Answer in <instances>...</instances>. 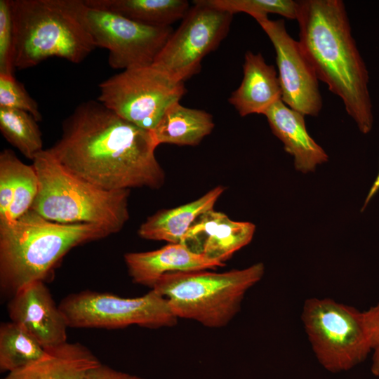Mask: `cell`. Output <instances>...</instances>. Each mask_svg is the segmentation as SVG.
Wrapping results in <instances>:
<instances>
[{
	"label": "cell",
	"instance_id": "obj_22",
	"mask_svg": "<svg viewBox=\"0 0 379 379\" xmlns=\"http://www.w3.org/2000/svg\"><path fill=\"white\" fill-rule=\"evenodd\" d=\"M46 350L27 331L10 321L0 325V371L11 373L40 359Z\"/></svg>",
	"mask_w": 379,
	"mask_h": 379
},
{
	"label": "cell",
	"instance_id": "obj_4",
	"mask_svg": "<svg viewBox=\"0 0 379 379\" xmlns=\"http://www.w3.org/2000/svg\"><path fill=\"white\" fill-rule=\"evenodd\" d=\"M79 0H11L14 65L25 69L52 58L78 64L96 48L82 22Z\"/></svg>",
	"mask_w": 379,
	"mask_h": 379
},
{
	"label": "cell",
	"instance_id": "obj_8",
	"mask_svg": "<svg viewBox=\"0 0 379 379\" xmlns=\"http://www.w3.org/2000/svg\"><path fill=\"white\" fill-rule=\"evenodd\" d=\"M99 88V102L149 131L186 93L184 82L173 79L153 65L124 69L101 82Z\"/></svg>",
	"mask_w": 379,
	"mask_h": 379
},
{
	"label": "cell",
	"instance_id": "obj_5",
	"mask_svg": "<svg viewBox=\"0 0 379 379\" xmlns=\"http://www.w3.org/2000/svg\"><path fill=\"white\" fill-rule=\"evenodd\" d=\"M39 178L38 194L31 209L59 223H89L111 234L119 232L129 218V190L108 191L67 171L48 151L33 159Z\"/></svg>",
	"mask_w": 379,
	"mask_h": 379
},
{
	"label": "cell",
	"instance_id": "obj_9",
	"mask_svg": "<svg viewBox=\"0 0 379 379\" xmlns=\"http://www.w3.org/2000/svg\"><path fill=\"white\" fill-rule=\"evenodd\" d=\"M58 305L70 328L114 329L137 325L158 328L178 321L168 300L152 289L135 298L86 290L67 295Z\"/></svg>",
	"mask_w": 379,
	"mask_h": 379
},
{
	"label": "cell",
	"instance_id": "obj_25",
	"mask_svg": "<svg viewBox=\"0 0 379 379\" xmlns=\"http://www.w3.org/2000/svg\"><path fill=\"white\" fill-rule=\"evenodd\" d=\"M39 178L33 165L19 160L12 203L1 221H13L28 212L38 194Z\"/></svg>",
	"mask_w": 379,
	"mask_h": 379
},
{
	"label": "cell",
	"instance_id": "obj_10",
	"mask_svg": "<svg viewBox=\"0 0 379 379\" xmlns=\"http://www.w3.org/2000/svg\"><path fill=\"white\" fill-rule=\"evenodd\" d=\"M193 3L152 65L180 82L201 71L203 58L226 37L233 18L208 0Z\"/></svg>",
	"mask_w": 379,
	"mask_h": 379
},
{
	"label": "cell",
	"instance_id": "obj_20",
	"mask_svg": "<svg viewBox=\"0 0 379 379\" xmlns=\"http://www.w3.org/2000/svg\"><path fill=\"white\" fill-rule=\"evenodd\" d=\"M91 8L114 13L149 27H167L190 10L185 0H84Z\"/></svg>",
	"mask_w": 379,
	"mask_h": 379
},
{
	"label": "cell",
	"instance_id": "obj_1",
	"mask_svg": "<svg viewBox=\"0 0 379 379\" xmlns=\"http://www.w3.org/2000/svg\"><path fill=\"white\" fill-rule=\"evenodd\" d=\"M152 131L121 118L98 101L79 104L48 151L69 173L108 191L159 189L164 172Z\"/></svg>",
	"mask_w": 379,
	"mask_h": 379
},
{
	"label": "cell",
	"instance_id": "obj_12",
	"mask_svg": "<svg viewBox=\"0 0 379 379\" xmlns=\"http://www.w3.org/2000/svg\"><path fill=\"white\" fill-rule=\"evenodd\" d=\"M255 20L274 48L282 101L305 116H317L322 107L319 79L299 41L288 34L283 20Z\"/></svg>",
	"mask_w": 379,
	"mask_h": 379
},
{
	"label": "cell",
	"instance_id": "obj_26",
	"mask_svg": "<svg viewBox=\"0 0 379 379\" xmlns=\"http://www.w3.org/2000/svg\"><path fill=\"white\" fill-rule=\"evenodd\" d=\"M0 107L27 112L37 121L42 119L37 102L14 75L0 74Z\"/></svg>",
	"mask_w": 379,
	"mask_h": 379
},
{
	"label": "cell",
	"instance_id": "obj_6",
	"mask_svg": "<svg viewBox=\"0 0 379 379\" xmlns=\"http://www.w3.org/2000/svg\"><path fill=\"white\" fill-rule=\"evenodd\" d=\"M264 274L262 262L224 272L201 270L168 273L151 289L168 300L178 319L220 328L235 317L246 292L261 280Z\"/></svg>",
	"mask_w": 379,
	"mask_h": 379
},
{
	"label": "cell",
	"instance_id": "obj_17",
	"mask_svg": "<svg viewBox=\"0 0 379 379\" xmlns=\"http://www.w3.org/2000/svg\"><path fill=\"white\" fill-rule=\"evenodd\" d=\"M243 72L240 86L228 99L240 116L263 114L274 103L281 100L277 71L273 65L266 63L261 53L247 51Z\"/></svg>",
	"mask_w": 379,
	"mask_h": 379
},
{
	"label": "cell",
	"instance_id": "obj_15",
	"mask_svg": "<svg viewBox=\"0 0 379 379\" xmlns=\"http://www.w3.org/2000/svg\"><path fill=\"white\" fill-rule=\"evenodd\" d=\"M124 261L132 281L151 288L168 273L201 271L225 265L192 251L182 243L168 244L150 251L127 253Z\"/></svg>",
	"mask_w": 379,
	"mask_h": 379
},
{
	"label": "cell",
	"instance_id": "obj_13",
	"mask_svg": "<svg viewBox=\"0 0 379 379\" xmlns=\"http://www.w3.org/2000/svg\"><path fill=\"white\" fill-rule=\"evenodd\" d=\"M10 321L32 335L45 349L67 343L68 327L44 281L32 282L13 295L7 305Z\"/></svg>",
	"mask_w": 379,
	"mask_h": 379
},
{
	"label": "cell",
	"instance_id": "obj_16",
	"mask_svg": "<svg viewBox=\"0 0 379 379\" xmlns=\"http://www.w3.org/2000/svg\"><path fill=\"white\" fill-rule=\"evenodd\" d=\"M273 134L284 144V149L294 158L297 171L306 173L328 161L324 149L307 131L305 115L290 108L279 100L263 114Z\"/></svg>",
	"mask_w": 379,
	"mask_h": 379
},
{
	"label": "cell",
	"instance_id": "obj_29",
	"mask_svg": "<svg viewBox=\"0 0 379 379\" xmlns=\"http://www.w3.org/2000/svg\"><path fill=\"white\" fill-rule=\"evenodd\" d=\"M364 313L371 343V371L374 376L379 377V303L365 310Z\"/></svg>",
	"mask_w": 379,
	"mask_h": 379
},
{
	"label": "cell",
	"instance_id": "obj_27",
	"mask_svg": "<svg viewBox=\"0 0 379 379\" xmlns=\"http://www.w3.org/2000/svg\"><path fill=\"white\" fill-rule=\"evenodd\" d=\"M15 69L11 0H0V74L14 75Z\"/></svg>",
	"mask_w": 379,
	"mask_h": 379
},
{
	"label": "cell",
	"instance_id": "obj_23",
	"mask_svg": "<svg viewBox=\"0 0 379 379\" xmlns=\"http://www.w3.org/2000/svg\"><path fill=\"white\" fill-rule=\"evenodd\" d=\"M0 130L5 139L27 159L33 161L44 150L37 121L27 112L0 107Z\"/></svg>",
	"mask_w": 379,
	"mask_h": 379
},
{
	"label": "cell",
	"instance_id": "obj_28",
	"mask_svg": "<svg viewBox=\"0 0 379 379\" xmlns=\"http://www.w3.org/2000/svg\"><path fill=\"white\" fill-rule=\"evenodd\" d=\"M19 160L10 149L0 154V220L5 217L13 201Z\"/></svg>",
	"mask_w": 379,
	"mask_h": 379
},
{
	"label": "cell",
	"instance_id": "obj_2",
	"mask_svg": "<svg viewBox=\"0 0 379 379\" xmlns=\"http://www.w3.org/2000/svg\"><path fill=\"white\" fill-rule=\"evenodd\" d=\"M299 44L319 80L343 102L364 134L373 124L366 64L341 0L297 1Z\"/></svg>",
	"mask_w": 379,
	"mask_h": 379
},
{
	"label": "cell",
	"instance_id": "obj_24",
	"mask_svg": "<svg viewBox=\"0 0 379 379\" xmlns=\"http://www.w3.org/2000/svg\"><path fill=\"white\" fill-rule=\"evenodd\" d=\"M212 6L232 15L245 13L254 19L267 17L270 13L278 14L295 20L297 1L293 0H208Z\"/></svg>",
	"mask_w": 379,
	"mask_h": 379
},
{
	"label": "cell",
	"instance_id": "obj_21",
	"mask_svg": "<svg viewBox=\"0 0 379 379\" xmlns=\"http://www.w3.org/2000/svg\"><path fill=\"white\" fill-rule=\"evenodd\" d=\"M214 128L213 117L202 109L176 102L170 106L152 134L157 145H196Z\"/></svg>",
	"mask_w": 379,
	"mask_h": 379
},
{
	"label": "cell",
	"instance_id": "obj_19",
	"mask_svg": "<svg viewBox=\"0 0 379 379\" xmlns=\"http://www.w3.org/2000/svg\"><path fill=\"white\" fill-rule=\"evenodd\" d=\"M224 190L222 186H218L193 201L176 208L159 211L140 226L139 236L148 240L180 243L194 222L202 214L213 209Z\"/></svg>",
	"mask_w": 379,
	"mask_h": 379
},
{
	"label": "cell",
	"instance_id": "obj_3",
	"mask_svg": "<svg viewBox=\"0 0 379 379\" xmlns=\"http://www.w3.org/2000/svg\"><path fill=\"white\" fill-rule=\"evenodd\" d=\"M111 234L89 223L63 224L29 210L0 222V289L11 298L28 284L48 277L73 248Z\"/></svg>",
	"mask_w": 379,
	"mask_h": 379
},
{
	"label": "cell",
	"instance_id": "obj_11",
	"mask_svg": "<svg viewBox=\"0 0 379 379\" xmlns=\"http://www.w3.org/2000/svg\"><path fill=\"white\" fill-rule=\"evenodd\" d=\"M79 12L96 47L108 51V63L114 69L152 65L173 32L171 27H149L89 7L84 0H79Z\"/></svg>",
	"mask_w": 379,
	"mask_h": 379
},
{
	"label": "cell",
	"instance_id": "obj_7",
	"mask_svg": "<svg viewBox=\"0 0 379 379\" xmlns=\"http://www.w3.org/2000/svg\"><path fill=\"white\" fill-rule=\"evenodd\" d=\"M301 320L317 359L331 373L350 371L371 353L364 311L312 297L303 304Z\"/></svg>",
	"mask_w": 379,
	"mask_h": 379
},
{
	"label": "cell",
	"instance_id": "obj_31",
	"mask_svg": "<svg viewBox=\"0 0 379 379\" xmlns=\"http://www.w3.org/2000/svg\"><path fill=\"white\" fill-rule=\"evenodd\" d=\"M378 191H379V171L364 200V205L361 210V211H363L366 208V207L367 206L368 203L371 201L372 198L377 194Z\"/></svg>",
	"mask_w": 379,
	"mask_h": 379
},
{
	"label": "cell",
	"instance_id": "obj_14",
	"mask_svg": "<svg viewBox=\"0 0 379 379\" xmlns=\"http://www.w3.org/2000/svg\"><path fill=\"white\" fill-rule=\"evenodd\" d=\"M255 230L252 222L234 221L211 209L194 222L180 243L196 253L224 263L251 241Z\"/></svg>",
	"mask_w": 379,
	"mask_h": 379
},
{
	"label": "cell",
	"instance_id": "obj_30",
	"mask_svg": "<svg viewBox=\"0 0 379 379\" xmlns=\"http://www.w3.org/2000/svg\"><path fill=\"white\" fill-rule=\"evenodd\" d=\"M86 379H144L137 375H131L115 370L107 365L100 364L91 369Z\"/></svg>",
	"mask_w": 379,
	"mask_h": 379
},
{
	"label": "cell",
	"instance_id": "obj_18",
	"mask_svg": "<svg viewBox=\"0 0 379 379\" xmlns=\"http://www.w3.org/2000/svg\"><path fill=\"white\" fill-rule=\"evenodd\" d=\"M100 364L84 345L67 342L46 350L40 359L2 379H86L88 371Z\"/></svg>",
	"mask_w": 379,
	"mask_h": 379
}]
</instances>
